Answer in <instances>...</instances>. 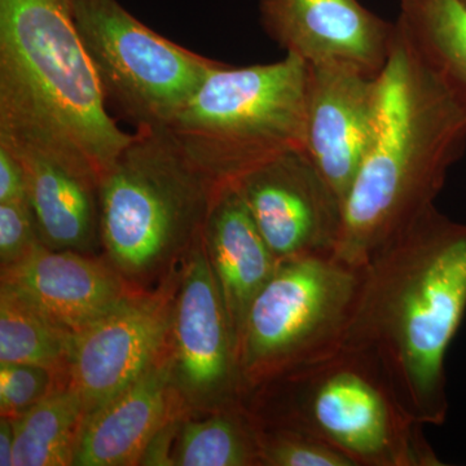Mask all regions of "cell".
I'll return each instance as SVG.
<instances>
[{
	"mask_svg": "<svg viewBox=\"0 0 466 466\" xmlns=\"http://www.w3.org/2000/svg\"><path fill=\"white\" fill-rule=\"evenodd\" d=\"M465 315L466 223L433 205L360 268L341 348L372 359L413 420L441 426L447 351Z\"/></svg>",
	"mask_w": 466,
	"mask_h": 466,
	"instance_id": "1",
	"label": "cell"
},
{
	"mask_svg": "<svg viewBox=\"0 0 466 466\" xmlns=\"http://www.w3.org/2000/svg\"><path fill=\"white\" fill-rule=\"evenodd\" d=\"M372 142L342 207L333 257L360 269L433 207L466 147V103L395 23Z\"/></svg>",
	"mask_w": 466,
	"mask_h": 466,
	"instance_id": "2",
	"label": "cell"
},
{
	"mask_svg": "<svg viewBox=\"0 0 466 466\" xmlns=\"http://www.w3.org/2000/svg\"><path fill=\"white\" fill-rule=\"evenodd\" d=\"M0 135L56 149L99 182L131 139L109 116L75 0H0Z\"/></svg>",
	"mask_w": 466,
	"mask_h": 466,
	"instance_id": "3",
	"label": "cell"
},
{
	"mask_svg": "<svg viewBox=\"0 0 466 466\" xmlns=\"http://www.w3.org/2000/svg\"><path fill=\"white\" fill-rule=\"evenodd\" d=\"M254 421L305 431L352 466L444 465L372 360L339 348L245 398Z\"/></svg>",
	"mask_w": 466,
	"mask_h": 466,
	"instance_id": "4",
	"label": "cell"
},
{
	"mask_svg": "<svg viewBox=\"0 0 466 466\" xmlns=\"http://www.w3.org/2000/svg\"><path fill=\"white\" fill-rule=\"evenodd\" d=\"M218 186L168 127H137L99 182L106 259L134 287L167 278L204 229Z\"/></svg>",
	"mask_w": 466,
	"mask_h": 466,
	"instance_id": "5",
	"label": "cell"
},
{
	"mask_svg": "<svg viewBox=\"0 0 466 466\" xmlns=\"http://www.w3.org/2000/svg\"><path fill=\"white\" fill-rule=\"evenodd\" d=\"M309 66L296 55L232 67L220 63L168 126L216 186L268 159L305 148Z\"/></svg>",
	"mask_w": 466,
	"mask_h": 466,
	"instance_id": "6",
	"label": "cell"
},
{
	"mask_svg": "<svg viewBox=\"0 0 466 466\" xmlns=\"http://www.w3.org/2000/svg\"><path fill=\"white\" fill-rule=\"evenodd\" d=\"M359 278L360 269L333 254L278 263L250 303L236 348L244 400L341 348Z\"/></svg>",
	"mask_w": 466,
	"mask_h": 466,
	"instance_id": "7",
	"label": "cell"
},
{
	"mask_svg": "<svg viewBox=\"0 0 466 466\" xmlns=\"http://www.w3.org/2000/svg\"><path fill=\"white\" fill-rule=\"evenodd\" d=\"M106 106L137 127H168L220 61L168 41L116 0H75Z\"/></svg>",
	"mask_w": 466,
	"mask_h": 466,
	"instance_id": "8",
	"label": "cell"
},
{
	"mask_svg": "<svg viewBox=\"0 0 466 466\" xmlns=\"http://www.w3.org/2000/svg\"><path fill=\"white\" fill-rule=\"evenodd\" d=\"M168 357L189 415L245 407L231 324L202 233L179 266Z\"/></svg>",
	"mask_w": 466,
	"mask_h": 466,
	"instance_id": "9",
	"label": "cell"
},
{
	"mask_svg": "<svg viewBox=\"0 0 466 466\" xmlns=\"http://www.w3.org/2000/svg\"><path fill=\"white\" fill-rule=\"evenodd\" d=\"M177 278L179 268L76 334L69 386L87 415L137 381L167 348Z\"/></svg>",
	"mask_w": 466,
	"mask_h": 466,
	"instance_id": "10",
	"label": "cell"
},
{
	"mask_svg": "<svg viewBox=\"0 0 466 466\" xmlns=\"http://www.w3.org/2000/svg\"><path fill=\"white\" fill-rule=\"evenodd\" d=\"M232 184L278 263L333 254L342 202L305 150L281 153Z\"/></svg>",
	"mask_w": 466,
	"mask_h": 466,
	"instance_id": "11",
	"label": "cell"
},
{
	"mask_svg": "<svg viewBox=\"0 0 466 466\" xmlns=\"http://www.w3.org/2000/svg\"><path fill=\"white\" fill-rule=\"evenodd\" d=\"M309 66L303 150L343 207L375 134L380 75L343 66Z\"/></svg>",
	"mask_w": 466,
	"mask_h": 466,
	"instance_id": "12",
	"label": "cell"
},
{
	"mask_svg": "<svg viewBox=\"0 0 466 466\" xmlns=\"http://www.w3.org/2000/svg\"><path fill=\"white\" fill-rule=\"evenodd\" d=\"M266 33L311 66L354 67L379 76L390 55L395 23L358 0H259Z\"/></svg>",
	"mask_w": 466,
	"mask_h": 466,
	"instance_id": "13",
	"label": "cell"
},
{
	"mask_svg": "<svg viewBox=\"0 0 466 466\" xmlns=\"http://www.w3.org/2000/svg\"><path fill=\"white\" fill-rule=\"evenodd\" d=\"M0 279L73 334L82 332L140 289L128 283L106 257L54 250L45 244L16 265L3 267Z\"/></svg>",
	"mask_w": 466,
	"mask_h": 466,
	"instance_id": "14",
	"label": "cell"
},
{
	"mask_svg": "<svg viewBox=\"0 0 466 466\" xmlns=\"http://www.w3.org/2000/svg\"><path fill=\"white\" fill-rule=\"evenodd\" d=\"M25 174L26 198L39 236L54 250L88 253L99 232V177L58 150L0 135Z\"/></svg>",
	"mask_w": 466,
	"mask_h": 466,
	"instance_id": "15",
	"label": "cell"
},
{
	"mask_svg": "<svg viewBox=\"0 0 466 466\" xmlns=\"http://www.w3.org/2000/svg\"><path fill=\"white\" fill-rule=\"evenodd\" d=\"M180 416L191 415L175 390L167 343L137 381L88 413L75 465H140L150 441Z\"/></svg>",
	"mask_w": 466,
	"mask_h": 466,
	"instance_id": "16",
	"label": "cell"
},
{
	"mask_svg": "<svg viewBox=\"0 0 466 466\" xmlns=\"http://www.w3.org/2000/svg\"><path fill=\"white\" fill-rule=\"evenodd\" d=\"M202 238L238 348L250 303L274 274L278 260L232 183L214 193Z\"/></svg>",
	"mask_w": 466,
	"mask_h": 466,
	"instance_id": "17",
	"label": "cell"
},
{
	"mask_svg": "<svg viewBox=\"0 0 466 466\" xmlns=\"http://www.w3.org/2000/svg\"><path fill=\"white\" fill-rule=\"evenodd\" d=\"M81 398L69 385L58 386L18 419L15 426L14 466H72L84 431Z\"/></svg>",
	"mask_w": 466,
	"mask_h": 466,
	"instance_id": "18",
	"label": "cell"
},
{
	"mask_svg": "<svg viewBox=\"0 0 466 466\" xmlns=\"http://www.w3.org/2000/svg\"><path fill=\"white\" fill-rule=\"evenodd\" d=\"M76 334L46 317L8 285H0V361L46 368L69 383Z\"/></svg>",
	"mask_w": 466,
	"mask_h": 466,
	"instance_id": "19",
	"label": "cell"
},
{
	"mask_svg": "<svg viewBox=\"0 0 466 466\" xmlns=\"http://www.w3.org/2000/svg\"><path fill=\"white\" fill-rule=\"evenodd\" d=\"M397 24L466 103L464 0H400Z\"/></svg>",
	"mask_w": 466,
	"mask_h": 466,
	"instance_id": "20",
	"label": "cell"
},
{
	"mask_svg": "<svg viewBox=\"0 0 466 466\" xmlns=\"http://www.w3.org/2000/svg\"><path fill=\"white\" fill-rule=\"evenodd\" d=\"M174 466H260L258 438L247 408L180 422Z\"/></svg>",
	"mask_w": 466,
	"mask_h": 466,
	"instance_id": "21",
	"label": "cell"
},
{
	"mask_svg": "<svg viewBox=\"0 0 466 466\" xmlns=\"http://www.w3.org/2000/svg\"><path fill=\"white\" fill-rule=\"evenodd\" d=\"M253 422L260 466H352L346 456L311 434L284 426L258 424L254 420Z\"/></svg>",
	"mask_w": 466,
	"mask_h": 466,
	"instance_id": "22",
	"label": "cell"
},
{
	"mask_svg": "<svg viewBox=\"0 0 466 466\" xmlns=\"http://www.w3.org/2000/svg\"><path fill=\"white\" fill-rule=\"evenodd\" d=\"M64 385L46 368L0 361V415L15 421Z\"/></svg>",
	"mask_w": 466,
	"mask_h": 466,
	"instance_id": "23",
	"label": "cell"
},
{
	"mask_svg": "<svg viewBox=\"0 0 466 466\" xmlns=\"http://www.w3.org/2000/svg\"><path fill=\"white\" fill-rule=\"evenodd\" d=\"M42 244L29 201L0 202V267L16 265Z\"/></svg>",
	"mask_w": 466,
	"mask_h": 466,
	"instance_id": "24",
	"label": "cell"
},
{
	"mask_svg": "<svg viewBox=\"0 0 466 466\" xmlns=\"http://www.w3.org/2000/svg\"><path fill=\"white\" fill-rule=\"evenodd\" d=\"M27 200L25 174L16 156L0 146V202Z\"/></svg>",
	"mask_w": 466,
	"mask_h": 466,
	"instance_id": "25",
	"label": "cell"
},
{
	"mask_svg": "<svg viewBox=\"0 0 466 466\" xmlns=\"http://www.w3.org/2000/svg\"><path fill=\"white\" fill-rule=\"evenodd\" d=\"M15 426L12 420H0V466H14Z\"/></svg>",
	"mask_w": 466,
	"mask_h": 466,
	"instance_id": "26",
	"label": "cell"
},
{
	"mask_svg": "<svg viewBox=\"0 0 466 466\" xmlns=\"http://www.w3.org/2000/svg\"><path fill=\"white\" fill-rule=\"evenodd\" d=\"M464 2L466 3V0H464Z\"/></svg>",
	"mask_w": 466,
	"mask_h": 466,
	"instance_id": "27",
	"label": "cell"
}]
</instances>
